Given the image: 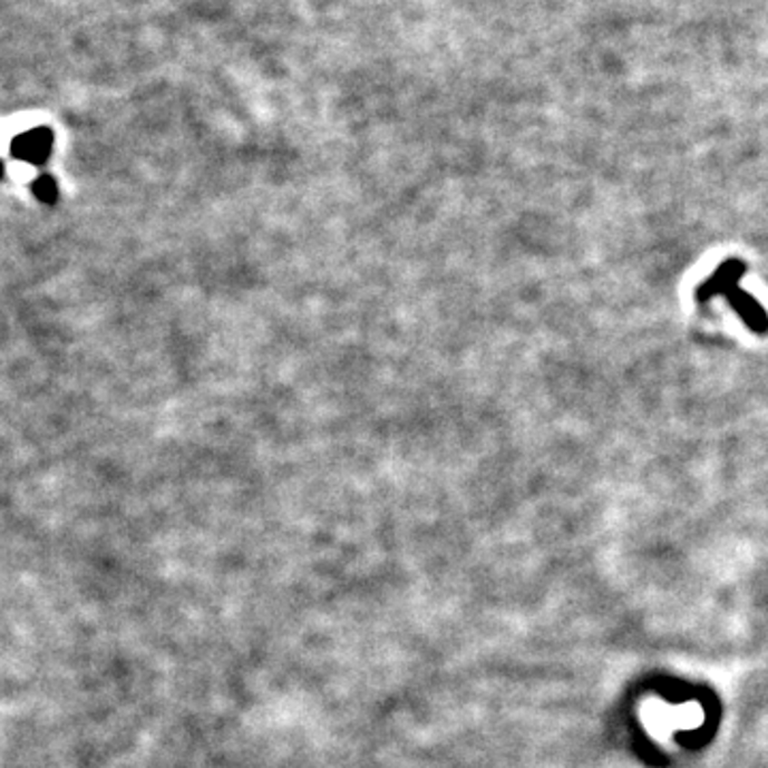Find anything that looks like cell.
<instances>
[{
	"label": "cell",
	"instance_id": "cell-1",
	"mask_svg": "<svg viewBox=\"0 0 768 768\" xmlns=\"http://www.w3.org/2000/svg\"><path fill=\"white\" fill-rule=\"evenodd\" d=\"M745 275V265L739 259H730L723 265H719L713 275L698 289V299L707 301V299L721 298L728 299V303L732 305V310H737V314L743 319L745 324L756 331V333H767L768 331V314L765 308L747 295L741 289V278Z\"/></svg>",
	"mask_w": 768,
	"mask_h": 768
},
{
	"label": "cell",
	"instance_id": "cell-2",
	"mask_svg": "<svg viewBox=\"0 0 768 768\" xmlns=\"http://www.w3.org/2000/svg\"><path fill=\"white\" fill-rule=\"evenodd\" d=\"M51 148V137L48 130H32V133H26L20 137V142L16 144V152L30 161V163H39L48 156V152Z\"/></svg>",
	"mask_w": 768,
	"mask_h": 768
},
{
	"label": "cell",
	"instance_id": "cell-3",
	"mask_svg": "<svg viewBox=\"0 0 768 768\" xmlns=\"http://www.w3.org/2000/svg\"><path fill=\"white\" fill-rule=\"evenodd\" d=\"M54 182H51L50 177H43L39 184H37V195L39 197L43 198V201H50V198H54Z\"/></svg>",
	"mask_w": 768,
	"mask_h": 768
}]
</instances>
